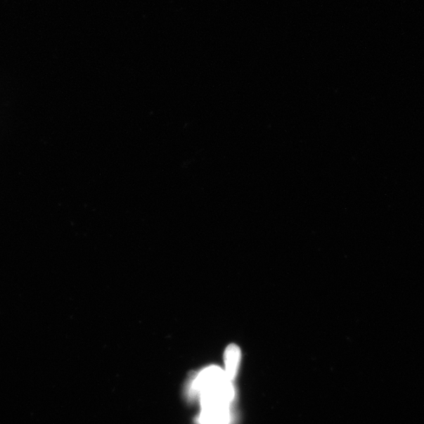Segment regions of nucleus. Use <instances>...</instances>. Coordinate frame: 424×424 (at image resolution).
<instances>
[{
    "instance_id": "nucleus-1",
    "label": "nucleus",
    "mask_w": 424,
    "mask_h": 424,
    "mask_svg": "<svg viewBox=\"0 0 424 424\" xmlns=\"http://www.w3.org/2000/svg\"><path fill=\"white\" fill-rule=\"evenodd\" d=\"M231 382L224 370L218 366L204 369L194 380L192 387L200 396L202 409H228L234 394Z\"/></svg>"
},
{
    "instance_id": "nucleus-2",
    "label": "nucleus",
    "mask_w": 424,
    "mask_h": 424,
    "mask_svg": "<svg viewBox=\"0 0 424 424\" xmlns=\"http://www.w3.org/2000/svg\"><path fill=\"white\" fill-rule=\"evenodd\" d=\"M240 359L241 352L238 345L231 343L226 348L224 352L225 373L231 381L233 380L238 374Z\"/></svg>"
}]
</instances>
